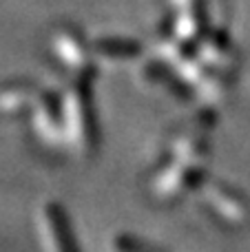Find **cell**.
I'll return each instance as SVG.
<instances>
[{"label":"cell","instance_id":"cell-1","mask_svg":"<svg viewBox=\"0 0 250 252\" xmlns=\"http://www.w3.org/2000/svg\"><path fill=\"white\" fill-rule=\"evenodd\" d=\"M42 230L49 252H78L75 239L69 230V221L60 213V208L47 206L42 210Z\"/></svg>","mask_w":250,"mask_h":252}]
</instances>
